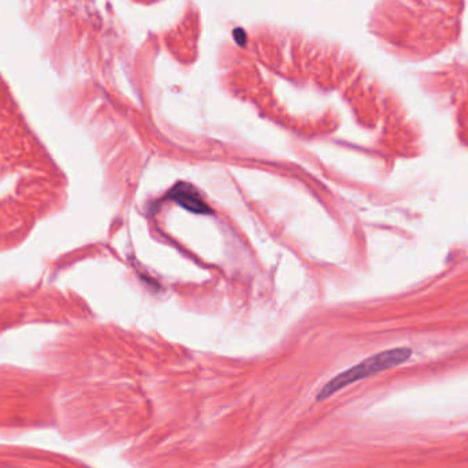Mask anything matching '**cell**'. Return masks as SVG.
<instances>
[{
    "mask_svg": "<svg viewBox=\"0 0 468 468\" xmlns=\"http://www.w3.org/2000/svg\"><path fill=\"white\" fill-rule=\"evenodd\" d=\"M411 349L408 348H395V349H389L381 354H376L368 359H365L363 362H361L356 365H354L352 368L341 372L340 375H337L336 378H333L331 381H329L318 393L316 400L322 401L326 400L327 397H330L331 395L337 393L338 390L364 379L368 376H372L375 374H379L385 370L397 367L404 362H407L411 356Z\"/></svg>",
    "mask_w": 468,
    "mask_h": 468,
    "instance_id": "6da1fadb",
    "label": "cell"
},
{
    "mask_svg": "<svg viewBox=\"0 0 468 468\" xmlns=\"http://www.w3.org/2000/svg\"><path fill=\"white\" fill-rule=\"evenodd\" d=\"M170 198L177 202L181 207L193 212V214H202L207 215L211 214V208L208 207L206 202L202 199L200 193L196 188L187 182H178L170 193Z\"/></svg>",
    "mask_w": 468,
    "mask_h": 468,
    "instance_id": "7a4b0ae2",
    "label": "cell"
}]
</instances>
